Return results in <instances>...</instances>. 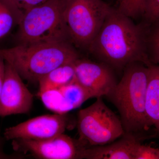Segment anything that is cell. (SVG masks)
I'll list each match as a JSON object with an SVG mask.
<instances>
[{
  "mask_svg": "<svg viewBox=\"0 0 159 159\" xmlns=\"http://www.w3.org/2000/svg\"><path fill=\"white\" fill-rule=\"evenodd\" d=\"M65 0H48L27 11L20 20L16 45L69 42L62 17Z\"/></svg>",
  "mask_w": 159,
  "mask_h": 159,
  "instance_id": "cell-4",
  "label": "cell"
},
{
  "mask_svg": "<svg viewBox=\"0 0 159 159\" xmlns=\"http://www.w3.org/2000/svg\"><path fill=\"white\" fill-rule=\"evenodd\" d=\"M112 8L102 0H65L62 17L70 43L88 50Z\"/></svg>",
  "mask_w": 159,
  "mask_h": 159,
  "instance_id": "cell-5",
  "label": "cell"
},
{
  "mask_svg": "<svg viewBox=\"0 0 159 159\" xmlns=\"http://www.w3.org/2000/svg\"><path fill=\"white\" fill-rule=\"evenodd\" d=\"M145 0H119L117 9L122 14L131 19L144 15Z\"/></svg>",
  "mask_w": 159,
  "mask_h": 159,
  "instance_id": "cell-17",
  "label": "cell"
},
{
  "mask_svg": "<svg viewBox=\"0 0 159 159\" xmlns=\"http://www.w3.org/2000/svg\"><path fill=\"white\" fill-rule=\"evenodd\" d=\"M74 66L75 80L91 98L106 97L118 82L114 69L104 63L79 58Z\"/></svg>",
  "mask_w": 159,
  "mask_h": 159,
  "instance_id": "cell-9",
  "label": "cell"
},
{
  "mask_svg": "<svg viewBox=\"0 0 159 159\" xmlns=\"http://www.w3.org/2000/svg\"><path fill=\"white\" fill-rule=\"evenodd\" d=\"M58 89L62 97L64 114L79 107L88 99L91 98L89 93L75 79Z\"/></svg>",
  "mask_w": 159,
  "mask_h": 159,
  "instance_id": "cell-14",
  "label": "cell"
},
{
  "mask_svg": "<svg viewBox=\"0 0 159 159\" xmlns=\"http://www.w3.org/2000/svg\"><path fill=\"white\" fill-rule=\"evenodd\" d=\"M33 102V95L22 77L5 61V76L0 97V117L28 113Z\"/></svg>",
  "mask_w": 159,
  "mask_h": 159,
  "instance_id": "cell-10",
  "label": "cell"
},
{
  "mask_svg": "<svg viewBox=\"0 0 159 159\" xmlns=\"http://www.w3.org/2000/svg\"><path fill=\"white\" fill-rule=\"evenodd\" d=\"M13 9L17 15L19 23L25 13L30 9L48 0H4ZM18 23V24H19Z\"/></svg>",
  "mask_w": 159,
  "mask_h": 159,
  "instance_id": "cell-18",
  "label": "cell"
},
{
  "mask_svg": "<svg viewBox=\"0 0 159 159\" xmlns=\"http://www.w3.org/2000/svg\"><path fill=\"white\" fill-rule=\"evenodd\" d=\"M4 142L3 139L0 138V159H21L24 156L18 154H8L4 152Z\"/></svg>",
  "mask_w": 159,
  "mask_h": 159,
  "instance_id": "cell-21",
  "label": "cell"
},
{
  "mask_svg": "<svg viewBox=\"0 0 159 159\" xmlns=\"http://www.w3.org/2000/svg\"><path fill=\"white\" fill-rule=\"evenodd\" d=\"M5 71V61L2 58L0 57V97H1L3 82H4Z\"/></svg>",
  "mask_w": 159,
  "mask_h": 159,
  "instance_id": "cell-22",
  "label": "cell"
},
{
  "mask_svg": "<svg viewBox=\"0 0 159 159\" xmlns=\"http://www.w3.org/2000/svg\"><path fill=\"white\" fill-rule=\"evenodd\" d=\"M74 63L59 66L43 77L38 82V95L46 91L60 88L73 81L75 79Z\"/></svg>",
  "mask_w": 159,
  "mask_h": 159,
  "instance_id": "cell-13",
  "label": "cell"
},
{
  "mask_svg": "<svg viewBox=\"0 0 159 159\" xmlns=\"http://www.w3.org/2000/svg\"><path fill=\"white\" fill-rule=\"evenodd\" d=\"M134 159H159V149L138 143Z\"/></svg>",
  "mask_w": 159,
  "mask_h": 159,
  "instance_id": "cell-19",
  "label": "cell"
},
{
  "mask_svg": "<svg viewBox=\"0 0 159 159\" xmlns=\"http://www.w3.org/2000/svg\"><path fill=\"white\" fill-rule=\"evenodd\" d=\"M145 110L149 121L159 136V66H148Z\"/></svg>",
  "mask_w": 159,
  "mask_h": 159,
  "instance_id": "cell-12",
  "label": "cell"
},
{
  "mask_svg": "<svg viewBox=\"0 0 159 159\" xmlns=\"http://www.w3.org/2000/svg\"><path fill=\"white\" fill-rule=\"evenodd\" d=\"M12 146L15 151L39 159H80L84 147L64 133L43 141L16 139Z\"/></svg>",
  "mask_w": 159,
  "mask_h": 159,
  "instance_id": "cell-7",
  "label": "cell"
},
{
  "mask_svg": "<svg viewBox=\"0 0 159 159\" xmlns=\"http://www.w3.org/2000/svg\"><path fill=\"white\" fill-rule=\"evenodd\" d=\"M96 99L77 114V140L84 147L109 144L125 133L120 117L106 105L102 97Z\"/></svg>",
  "mask_w": 159,
  "mask_h": 159,
  "instance_id": "cell-6",
  "label": "cell"
},
{
  "mask_svg": "<svg viewBox=\"0 0 159 159\" xmlns=\"http://www.w3.org/2000/svg\"><path fill=\"white\" fill-rule=\"evenodd\" d=\"M69 122L67 114L43 115L6 129L4 136L6 140L11 141L48 140L64 133L70 125Z\"/></svg>",
  "mask_w": 159,
  "mask_h": 159,
  "instance_id": "cell-8",
  "label": "cell"
},
{
  "mask_svg": "<svg viewBox=\"0 0 159 159\" xmlns=\"http://www.w3.org/2000/svg\"><path fill=\"white\" fill-rule=\"evenodd\" d=\"M149 25H137L130 18L112 8L88 50L100 62L114 70H123L129 64H152L147 52Z\"/></svg>",
  "mask_w": 159,
  "mask_h": 159,
  "instance_id": "cell-1",
  "label": "cell"
},
{
  "mask_svg": "<svg viewBox=\"0 0 159 159\" xmlns=\"http://www.w3.org/2000/svg\"><path fill=\"white\" fill-rule=\"evenodd\" d=\"M18 23L13 9L4 0H0V40L7 37Z\"/></svg>",
  "mask_w": 159,
  "mask_h": 159,
  "instance_id": "cell-15",
  "label": "cell"
},
{
  "mask_svg": "<svg viewBox=\"0 0 159 159\" xmlns=\"http://www.w3.org/2000/svg\"><path fill=\"white\" fill-rule=\"evenodd\" d=\"M142 139L124 133L119 140L103 145L83 147L80 159H134L136 147Z\"/></svg>",
  "mask_w": 159,
  "mask_h": 159,
  "instance_id": "cell-11",
  "label": "cell"
},
{
  "mask_svg": "<svg viewBox=\"0 0 159 159\" xmlns=\"http://www.w3.org/2000/svg\"><path fill=\"white\" fill-rule=\"evenodd\" d=\"M148 77V66L140 62L129 64L106 96L118 110L125 133L141 139L152 126L145 110Z\"/></svg>",
  "mask_w": 159,
  "mask_h": 159,
  "instance_id": "cell-2",
  "label": "cell"
},
{
  "mask_svg": "<svg viewBox=\"0 0 159 159\" xmlns=\"http://www.w3.org/2000/svg\"><path fill=\"white\" fill-rule=\"evenodd\" d=\"M151 24L147 34V52L152 63L159 64V20Z\"/></svg>",
  "mask_w": 159,
  "mask_h": 159,
  "instance_id": "cell-16",
  "label": "cell"
},
{
  "mask_svg": "<svg viewBox=\"0 0 159 159\" xmlns=\"http://www.w3.org/2000/svg\"><path fill=\"white\" fill-rule=\"evenodd\" d=\"M0 57L16 70L22 78L38 83L57 67L73 63L80 58L74 45L69 42L16 45L0 48Z\"/></svg>",
  "mask_w": 159,
  "mask_h": 159,
  "instance_id": "cell-3",
  "label": "cell"
},
{
  "mask_svg": "<svg viewBox=\"0 0 159 159\" xmlns=\"http://www.w3.org/2000/svg\"><path fill=\"white\" fill-rule=\"evenodd\" d=\"M144 15L151 23L159 20V0H145Z\"/></svg>",
  "mask_w": 159,
  "mask_h": 159,
  "instance_id": "cell-20",
  "label": "cell"
}]
</instances>
